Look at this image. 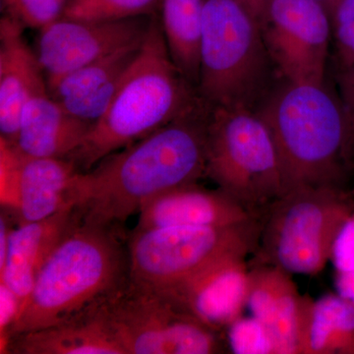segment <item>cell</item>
Returning a JSON list of instances; mask_svg holds the SVG:
<instances>
[{
    "mask_svg": "<svg viewBox=\"0 0 354 354\" xmlns=\"http://www.w3.org/2000/svg\"><path fill=\"white\" fill-rule=\"evenodd\" d=\"M67 0H1L6 15L39 31L62 18Z\"/></svg>",
    "mask_w": 354,
    "mask_h": 354,
    "instance_id": "25",
    "label": "cell"
},
{
    "mask_svg": "<svg viewBox=\"0 0 354 354\" xmlns=\"http://www.w3.org/2000/svg\"><path fill=\"white\" fill-rule=\"evenodd\" d=\"M228 344L236 354H277L271 333L255 317H239L228 326Z\"/></svg>",
    "mask_w": 354,
    "mask_h": 354,
    "instance_id": "24",
    "label": "cell"
},
{
    "mask_svg": "<svg viewBox=\"0 0 354 354\" xmlns=\"http://www.w3.org/2000/svg\"><path fill=\"white\" fill-rule=\"evenodd\" d=\"M23 30L9 16L0 20V138L9 144L15 142L25 104L48 90L37 53L26 43Z\"/></svg>",
    "mask_w": 354,
    "mask_h": 354,
    "instance_id": "17",
    "label": "cell"
},
{
    "mask_svg": "<svg viewBox=\"0 0 354 354\" xmlns=\"http://www.w3.org/2000/svg\"><path fill=\"white\" fill-rule=\"evenodd\" d=\"M91 127L46 90L25 104L15 142L8 144L22 157L67 158L82 144Z\"/></svg>",
    "mask_w": 354,
    "mask_h": 354,
    "instance_id": "19",
    "label": "cell"
},
{
    "mask_svg": "<svg viewBox=\"0 0 354 354\" xmlns=\"http://www.w3.org/2000/svg\"><path fill=\"white\" fill-rule=\"evenodd\" d=\"M353 213V201L342 187L304 186L283 193L261 218L253 264L277 266L290 274H318Z\"/></svg>",
    "mask_w": 354,
    "mask_h": 354,
    "instance_id": "6",
    "label": "cell"
},
{
    "mask_svg": "<svg viewBox=\"0 0 354 354\" xmlns=\"http://www.w3.org/2000/svg\"><path fill=\"white\" fill-rule=\"evenodd\" d=\"M206 176L218 189L260 216L283 195L276 146L256 111L211 106Z\"/></svg>",
    "mask_w": 354,
    "mask_h": 354,
    "instance_id": "7",
    "label": "cell"
},
{
    "mask_svg": "<svg viewBox=\"0 0 354 354\" xmlns=\"http://www.w3.org/2000/svg\"><path fill=\"white\" fill-rule=\"evenodd\" d=\"M10 354H127L104 304L64 323L13 335L1 348Z\"/></svg>",
    "mask_w": 354,
    "mask_h": 354,
    "instance_id": "20",
    "label": "cell"
},
{
    "mask_svg": "<svg viewBox=\"0 0 354 354\" xmlns=\"http://www.w3.org/2000/svg\"><path fill=\"white\" fill-rule=\"evenodd\" d=\"M274 68L286 81L325 84L332 23L315 0H272L260 24Z\"/></svg>",
    "mask_w": 354,
    "mask_h": 354,
    "instance_id": "10",
    "label": "cell"
},
{
    "mask_svg": "<svg viewBox=\"0 0 354 354\" xmlns=\"http://www.w3.org/2000/svg\"><path fill=\"white\" fill-rule=\"evenodd\" d=\"M22 310L20 298L4 283H0V342L12 329Z\"/></svg>",
    "mask_w": 354,
    "mask_h": 354,
    "instance_id": "28",
    "label": "cell"
},
{
    "mask_svg": "<svg viewBox=\"0 0 354 354\" xmlns=\"http://www.w3.org/2000/svg\"><path fill=\"white\" fill-rule=\"evenodd\" d=\"M246 256L230 255L158 290L212 329L228 327L247 305L249 269Z\"/></svg>",
    "mask_w": 354,
    "mask_h": 354,
    "instance_id": "13",
    "label": "cell"
},
{
    "mask_svg": "<svg viewBox=\"0 0 354 354\" xmlns=\"http://www.w3.org/2000/svg\"><path fill=\"white\" fill-rule=\"evenodd\" d=\"M121 228L81 223L41 268L13 335L51 327L97 308L129 281L127 241Z\"/></svg>",
    "mask_w": 354,
    "mask_h": 354,
    "instance_id": "3",
    "label": "cell"
},
{
    "mask_svg": "<svg viewBox=\"0 0 354 354\" xmlns=\"http://www.w3.org/2000/svg\"><path fill=\"white\" fill-rule=\"evenodd\" d=\"M337 71H344L354 65V21L333 30Z\"/></svg>",
    "mask_w": 354,
    "mask_h": 354,
    "instance_id": "29",
    "label": "cell"
},
{
    "mask_svg": "<svg viewBox=\"0 0 354 354\" xmlns=\"http://www.w3.org/2000/svg\"><path fill=\"white\" fill-rule=\"evenodd\" d=\"M104 310L127 354L223 353L218 330L160 291L130 279L104 304Z\"/></svg>",
    "mask_w": 354,
    "mask_h": 354,
    "instance_id": "9",
    "label": "cell"
},
{
    "mask_svg": "<svg viewBox=\"0 0 354 354\" xmlns=\"http://www.w3.org/2000/svg\"><path fill=\"white\" fill-rule=\"evenodd\" d=\"M77 172L67 158L22 157L0 138L1 204L18 223L50 218L69 206Z\"/></svg>",
    "mask_w": 354,
    "mask_h": 354,
    "instance_id": "12",
    "label": "cell"
},
{
    "mask_svg": "<svg viewBox=\"0 0 354 354\" xmlns=\"http://www.w3.org/2000/svg\"><path fill=\"white\" fill-rule=\"evenodd\" d=\"M260 218L218 188L209 190L196 183L167 191L147 203L139 212L135 230L171 227H228Z\"/></svg>",
    "mask_w": 354,
    "mask_h": 354,
    "instance_id": "14",
    "label": "cell"
},
{
    "mask_svg": "<svg viewBox=\"0 0 354 354\" xmlns=\"http://www.w3.org/2000/svg\"><path fill=\"white\" fill-rule=\"evenodd\" d=\"M145 36L62 77L48 88V93L70 113L94 124L113 101Z\"/></svg>",
    "mask_w": 354,
    "mask_h": 354,
    "instance_id": "18",
    "label": "cell"
},
{
    "mask_svg": "<svg viewBox=\"0 0 354 354\" xmlns=\"http://www.w3.org/2000/svg\"><path fill=\"white\" fill-rule=\"evenodd\" d=\"M337 83L346 127L344 158L351 169L354 165V65L337 72Z\"/></svg>",
    "mask_w": 354,
    "mask_h": 354,
    "instance_id": "26",
    "label": "cell"
},
{
    "mask_svg": "<svg viewBox=\"0 0 354 354\" xmlns=\"http://www.w3.org/2000/svg\"><path fill=\"white\" fill-rule=\"evenodd\" d=\"M342 292L344 297L354 304V272H349L342 283Z\"/></svg>",
    "mask_w": 354,
    "mask_h": 354,
    "instance_id": "32",
    "label": "cell"
},
{
    "mask_svg": "<svg viewBox=\"0 0 354 354\" xmlns=\"http://www.w3.org/2000/svg\"><path fill=\"white\" fill-rule=\"evenodd\" d=\"M307 300L285 270L268 264L249 270L247 306L271 333L277 354H299Z\"/></svg>",
    "mask_w": 354,
    "mask_h": 354,
    "instance_id": "15",
    "label": "cell"
},
{
    "mask_svg": "<svg viewBox=\"0 0 354 354\" xmlns=\"http://www.w3.org/2000/svg\"><path fill=\"white\" fill-rule=\"evenodd\" d=\"M256 113L274 140L283 193L304 186L344 188L348 169L344 113L339 99L325 84L283 79L274 84Z\"/></svg>",
    "mask_w": 354,
    "mask_h": 354,
    "instance_id": "4",
    "label": "cell"
},
{
    "mask_svg": "<svg viewBox=\"0 0 354 354\" xmlns=\"http://www.w3.org/2000/svg\"><path fill=\"white\" fill-rule=\"evenodd\" d=\"M353 21H354V0H339L330 15L332 31L335 28L341 27Z\"/></svg>",
    "mask_w": 354,
    "mask_h": 354,
    "instance_id": "30",
    "label": "cell"
},
{
    "mask_svg": "<svg viewBox=\"0 0 354 354\" xmlns=\"http://www.w3.org/2000/svg\"><path fill=\"white\" fill-rule=\"evenodd\" d=\"M162 0H67L62 18L108 22L158 15Z\"/></svg>",
    "mask_w": 354,
    "mask_h": 354,
    "instance_id": "23",
    "label": "cell"
},
{
    "mask_svg": "<svg viewBox=\"0 0 354 354\" xmlns=\"http://www.w3.org/2000/svg\"><path fill=\"white\" fill-rule=\"evenodd\" d=\"M235 1L239 2L247 12L261 24V22L264 20L272 0H235Z\"/></svg>",
    "mask_w": 354,
    "mask_h": 354,
    "instance_id": "31",
    "label": "cell"
},
{
    "mask_svg": "<svg viewBox=\"0 0 354 354\" xmlns=\"http://www.w3.org/2000/svg\"><path fill=\"white\" fill-rule=\"evenodd\" d=\"M299 354H354V304L328 295L305 308Z\"/></svg>",
    "mask_w": 354,
    "mask_h": 354,
    "instance_id": "21",
    "label": "cell"
},
{
    "mask_svg": "<svg viewBox=\"0 0 354 354\" xmlns=\"http://www.w3.org/2000/svg\"><path fill=\"white\" fill-rule=\"evenodd\" d=\"M203 0H162L160 27L174 64L197 88L200 76Z\"/></svg>",
    "mask_w": 354,
    "mask_h": 354,
    "instance_id": "22",
    "label": "cell"
},
{
    "mask_svg": "<svg viewBox=\"0 0 354 354\" xmlns=\"http://www.w3.org/2000/svg\"><path fill=\"white\" fill-rule=\"evenodd\" d=\"M203 101L172 62L160 17L155 15L138 55L123 76L106 113L67 158L79 172L165 127Z\"/></svg>",
    "mask_w": 354,
    "mask_h": 354,
    "instance_id": "2",
    "label": "cell"
},
{
    "mask_svg": "<svg viewBox=\"0 0 354 354\" xmlns=\"http://www.w3.org/2000/svg\"><path fill=\"white\" fill-rule=\"evenodd\" d=\"M315 1L318 2L319 4H321L326 9L330 18V15H332L333 11H334L339 0H315Z\"/></svg>",
    "mask_w": 354,
    "mask_h": 354,
    "instance_id": "33",
    "label": "cell"
},
{
    "mask_svg": "<svg viewBox=\"0 0 354 354\" xmlns=\"http://www.w3.org/2000/svg\"><path fill=\"white\" fill-rule=\"evenodd\" d=\"M259 23L235 0H203L197 91L212 108L257 111L274 88Z\"/></svg>",
    "mask_w": 354,
    "mask_h": 354,
    "instance_id": "5",
    "label": "cell"
},
{
    "mask_svg": "<svg viewBox=\"0 0 354 354\" xmlns=\"http://www.w3.org/2000/svg\"><path fill=\"white\" fill-rule=\"evenodd\" d=\"M330 259L337 272H354V213L337 235Z\"/></svg>",
    "mask_w": 354,
    "mask_h": 354,
    "instance_id": "27",
    "label": "cell"
},
{
    "mask_svg": "<svg viewBox=\"0 0 354 354\" xmlns=\"http://www.w3.org/2000/svg\"><path fill=\"white\" fill-rule=\"evenodd\" d=\"M81 223L78 209L69 205L50 218L12 228L6 261L0 267V283L20 298L22 308L41 268Z\"/></svg>",
    "mask_w": 354,
    "mask_h": 354,
    "instance_id": "16",
    "label": "cell"
},
{
    "mask_svg": "<svg viewBox=\"0 0 354 354\" xmlns=\"http://www.w3.org/2000/svg\"><path fill=\"white\" fill-rule=\"evenodd\" d=\"M153 16L108 22L60 18L41 30L37 57L48 88L67 74L143 38Z\"/></svg>",
    "mask_w": 354,
    "mask_h": 354,
    "instance_id": "11",
    "label": "cell"
},
{
    "mask_svg": "<svg viewBox=\"0 0 354 354\" xmlns=\"http://www.w3.org/2000/svg\"><path fill=\"white\" fill-rule=\"evenodd\" d=\"M261 227L260 218L228 227L134 230L127 239L130 279L167 290L225 256L255 252Z\"/></svg>",
    "mask_w": 354,
    "mask_h": 354,
    "instance_id": "8",
    "label": "cell"
},
{
    "mask_svg": "<svg viewBox=\"0 0 354 354\" xmlns=\"http://www.w3.org/2000/svg\"><path fill=\"white\" fill-rule=\"evenodd\" d=\"M211 106H198L148 136L77 172L69 203L83 223L120 227L156 197L206 176Z\"/></svg>",
    "mask_w": 354,
    "mask_h": 354,
    "instance_id": "1",
    "label": "cell"
}]
</instances>
